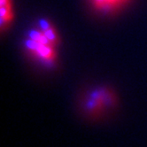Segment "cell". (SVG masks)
I'll use <instances>...</instances> for the list:
<instances>
[{"mask_svg":"<svg viewBox=\"0 0 147 147\" xmlns=\"http://www.w3.org/2000/svg\"><path fill=\"white\" fill-rule=\"evenodd\" d=\"M119 106L117 94L112 88L98 86L85 91L80 97L79 110L86 120L98 122L107 119Z\"/></svg>","mask_w":147,"mask_h":147,"instance_id":"6da1fadb","label":"cell"},{"mask_svg":"<svg viewBox=\"0 0 147 147\" xmlns=\"http://www.w3.org/2000/svg\"><path fill=\"white\" fill-rule=\"evenodd\" d=\"M24 48L36 60L46 66H53L58 61V50L39 27L28 31Z\"/></svg>","mask_w":147,"mask_h":147,"instance_id":"7a4b0ae2","label":"cell"},{"mask_svg":"<svg viewBox=\"0 0 147 147\" xmlns=\"http://www.w3.org/2000/svg\"><path fill=\"white\" fill-rule=\"evenodd\" d=\"M94 12L103 15H113L126 6L133 0H87Z\"/></svg>","mask_w":147,"mask_h":147,"instance_id":"3957f363","label":"cell"},{"mask_svg":"<svg viewBox=\"0 0 147 147\" xmlns=\"http://www.w3.org/2000/svg\"><path fill=\"white\" fill-rule=\"evenodd\" d=\"M15 19L13 0H0V25L1 32L5 33Z\"/></svg>","mask_w":147,"mask_h":147,"instance_id":"277c9868","label":"cell"},{"mask_svg":"<svg viewBox=\"0 0 147 147\" xmlns=\"http://www.w3.org/2000/svg\"><path fill=\"white\" fill-rule=\"evenodd\" d=\"M38 27L43 30V32L45 34V36L49 38V40L55 46L59 47L60 43V37L58 33V30L56 27L52 24L50 20L42 19L39 22Z\"/></svg>","mask_w":147,"mask_h":147,"instance_id":"5b68a950","label":"cell"}]
</instances>
